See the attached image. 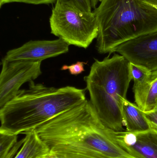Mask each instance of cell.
<instances>
[{"label": "cell", "instance_id": "6da1fadb", "mask_svg": "<svg viewBox=\"0 0 157 158\" xmlns=\"http://www.w3.org/2000/svg\"><path fill=\"white\" fill-rule=\"evenodd\" d=\"M49 149L61 158H136L115 141L90 101L53 118L36 129Z\"/></svg>", "mask_w": 157, "mask_h": 158}, {"label": "cell", "instance_id": "7a4b0ae2", "mask_svg": "<svg viewBox=\"0 0 157 158\" xmlns=\"http://www.w3.org/2000/svg\"><path fill=\"white\" fill-rule=\"evenodd\" d=\"M86 99L84 89L48 87L31 81L0 109V132L25 134Z\"/></svg>", "mask_w": 157, "mask_h": 158}, {"label": "cell", "instance_id": "3957f363", "mask_svg": "<svg viewBox=\"0 0 157 158\" xmlns=\"http://www.w3.org/2000/svg\"><path fill=\"white\" fill-rule=\"evenodd\" d=\"M93 12L99 53L111 54L120 44L157 31V8L142 0H101Z\"/></svg>", "mask_w": 157, "mask_h": 158}, {"label": "cell", "instance_id": "277c9868", "mask_svg": "<svg viewBox=\"0 0 157 158\" xmlns=\"http://www.w3.org/2000/svg\"><path fill=\"white\" fill-rule=\"evenodd\" d=\"M84 80L90 102L102 123L114 131H124L123 103L132 80L130 62L117 54L102 61L96 59Z\"/></svg>", "mask_w": 157, "mask_h": 158}, {"label": "cell", "instance_id": "5b68a950", "mask_svg": "<svg viewBox=\"0 0 157 158\" xmlns=\"http://www.w3.org/2000/svg\"><path fill=\"white\" fill-rule=\"evenodd\" d=\"M49 19L51 33L69 45L86 49L98 34L94 12L81 11L56 2Z\"/></svg>", "mask_w": 157, "mask_h": 158}, {"label": "cell", "instance_id": "8992f818", "mask_svg": "<svg viewBox=\"0 0 157 158\" xmlns=\"http://www.w3.org/2000/svg\"><path fill=\"white\" fill-rule=\"evenodd\" d=\"M41 62L9 61L3 58L0 74V109L17 94L22 85L41 74Z\"/></svg>", "mask_w": 157, "mask_h": 158}, {"label": "cell", "instance_id": "52a82bcc", "mask_svg": "<svg viewBox=\"0 0 157 158\" xmlns=\"http://www.w3.org/2000/svg\"><path fill=\"white\" fill-rule=\"evenodd\" d=\"M124 56L130 63L157 70V31L126 42L113 52Z\"/></svg>", "mask_w": 157, "mask_h": 158}, {"label": "cell", "instance_id": "ba28073f", "mask_svg": "<svg viewBox=\"0 0 157 158\" xmlns=\"http://www.w3.org/2000/svg\"><path fill=\"white\" fill-rule=\"evenodd\" d=\"M69 45L61 39L53 40H31L8 51L3 57L9 61L42 62L69 51Z\"/></svg>", "mask_w": 157, "mask_h": 158}, {"label": "cell", "instance_id": "9c48e42d", "mask_svg": "<svg viewBox=\"0 0 157 158\" xmlns=\"http://www.w3.org/2000/svg\"><path fill=\"white\" fill-rule=\"evenodd\" d=\"M136 105L143 112L157 107V70L152 71L149 78L143 83L134 85Z\"/></svg>", "mask_w": 157, "mask_h": 158}, {"label": "cell", "instance_id": "30bf717a", "mask_svg": "<svg viewBox=\"0 0 157 158\" xmlns=\"http://www.w3.org/2000/svg\"><path fill=\"white\" fill-rule=\"evenodd\" d=\"M135 133V143L123 149L136 158H157V132L151 130Z\"/></svg>", "mask_w": 157, "mask_h": 158}, {"label": "cell", "instance_id": "8fae6325", "mask_svg": "<svg viewBox=\"0 0 157 158\" xmlns=\"http://www.w3.org/2000/svg\"><path fill=\"white\" fill-rule=\"evenodd\" d=\"M122 115L124 126L128 131L140 132L151 130L144 112L127 99L123 103Z\"/></svg>", "mask_w": 157, "mask_h": 158}, {"label": "cell", "instance_id": "7c38bea8", "mask_svg": "<svg viewBox=\"0 0 157 158\" xmlns=\"http://www.w3.org/2000/svg\"><path fill=\"white\" fill-rule=\"evenodd\" d=\"M25 135L24 143L14 158H41L49 153V149L36 130Z\"/></svg>", "mask_w": 157, "mask_h": 158}, {"label": "cell", "instance_id": "4fadbf2b", "mask_svg": "<svg viewBox=\"0 0 157 158\" xmlns=\"http://www.w3.org/2000/svg\"><path fill=\"white\" fill-rule=\"evenodd\" d=\"M18 135L0 132V158L15 157L24 142L18 141Z\"/></svg>", "mask_w": 157, "mask_h": 158}, {"label": "cell", "instance_id": "5bb4252c", "mask_svg": "<svg viewBox=\"0 0 157 158\" xmlns=\"http://www.w3.org/2000/svg\"><path fill=\"white\" fill-rule=\"evenodd\" d=\"M130 71L134 85H137L147 81L151 76L152 71L144 67L130 63Z\"/></svg>", "mask_w": 157, "mask_h": 158}, {"label": "cell", "instance_id": "9a60e30c", "mask_svg": "<svg viewBox=\"0 0 157 158\" xmlns=\"http://www.w3.org/2000/svg\"><path fill=\"white\" fill-rule=\"evenodd\" d=\"M57 2L69 5L84 12H92L90 0H57Z\"/></svg>", "mask_w": 157, "mask_h": 158}, {"label": "cell", "instance_id": "2e32d148", "mask_svg": "<svg viewBox=\"0 0 157 158\" xmlns=\"http://www.w3.org/2000/svg\"><path fill=\"white\" fill-rule=\"evenodd\" d=\"M87 64V63L85 62H77L76 64H72L71 65H65L62 67L61 70H68L71 75L77 76L85 71L84 67Z\"/></svg>", "mask_w": 157, "mask_h": 158}, {"label": "cell", "instance_id": "e0dca14e", "mask_svg": "<svg viewBox=\"0 0 157 158\" xmlns=\"http://www.w3.org/2000/svg\"><path fill=\"white\" fill-rule=\"evenodd\" d=\"M57 0H0V6L12 2H22L31 4H51L56 3Z\"/></svg>", "mask_w": 157, "mask_h": 158}, {"label": "cell", "instance_id": "ac0fdd59", "mask_svg": "<svg viewBox=\"0 0 157 158\" xmlns=\"http://www.w3.org/2000/svg\"><path fill=\"white\" fill-rule=\"evenodd\" d=\"M144 112L151 130L157 132V107L152 111Z\"/></svg>", "mask_w": 157, "mask_h": 158}, {"label": "cell", "instance_id": "d6986e66", "mask_svg": "<svg viewBox=\"0 0 157 158\" xmlns=\"http://www.w3.org/2000/svg\"><path fill=\"white\" fill-rule=\"evenodd\" d=\"M142 1L157 8V0H142Z\"/></svg>", "mask_w": 157, "mask_h": 158}, {"label": "cell", "instance_id": "ffe728a7", "mask_svg": "<svg viewBox=\"0 0 157 158\" xmlns=\"http://www.w3.org/2000/svg\"><path fill=\"white\" fill-rule=\"evenodd\" d=\"M90 2H91V7H92V8L95 9L98 3L100 2L101 0H90Z\"/></svg>", "mask_w": 157, "mask_h": 158}, {"label": "cell", "instance_id": "44dd1931", "mask_svg": "<svg viewBox=\"0 0 157 158\" xmlns=\"http://www.w3.org/2000/svg\"><path fill=\"white\" fill-rule=\"evenodd\" d=\"M41 158H61L57 156H54V155H52V154H50L49 153L47 155H45V156H43V157Z\"/></svg>", "mask_w": 157, "mask_h": 158}, {"label": "cell", "instance_id": "7402d4cb", "mask_svg": "<svg viewBox=\"0 0 157 158\" xmlns=\"http://www.w3.org/2000/svg\"></svg>", "mask_w": 157, "mask_h": 158}]
</instances>
